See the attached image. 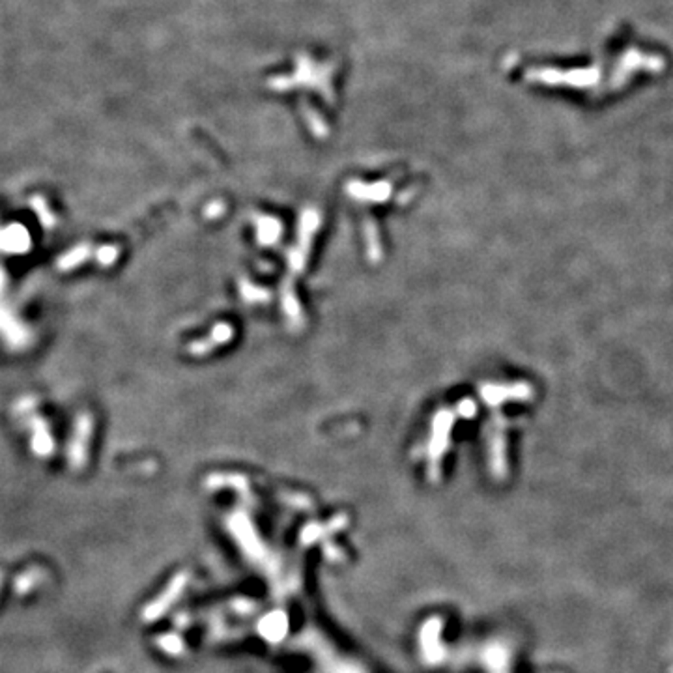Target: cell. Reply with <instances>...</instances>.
I'll return each mask as SVG.
<instances>
[{
	"mask_svg": "<svg viewBox=\"0 0 673 673\" xmlns=\"http://www.w3.org/2000/svg\"><path fill=\"white\" fill-rule=\"evenodd\" d=\"M666 58L640 47L638 43H624L615 53L604 55L586 66H540L529 69V79L554 88H572L576 92L600 98L617 92L642 75L662 74Z\"/></svg>",
	"mask_w": 673,
	"mask_h": 673,
	"instance_id": "obj_1",
	"label": "cell"
},
{
	"mask_svg": "<svg viewBox=\"0 0 673 673\" xmlns=\"http://www.w3.org/2000/svg\"><path fill=\"white\" fill-rule=\"evenodd\" d=\"M90 434H92V416L80 414L75 423L74 438L69 441V451H67L71 470H83V466L86 464V447H88Z\"/></svg>",
	"mask_w": 673,
	"mask_h": 673,
	"instance_id": "obj_2",
	"label": "cell"
},
{
	"mask_svg": "<svg viewBox=\"0 0 673 673\" xmlns=\"http://www.w3.org/2000/svg\"><path fill=\"white\" fill-rule=\"evenodd\" d=\"M32 430H34V436H32V451H34V454L42 457V459L51 457L53 451H55V441H53L47 423L43 421L42 417H32Z\"/></svg>",
	"mask_w": 673,
	"mask_h": 673,
	"instance_id": "obj_3",
	"label": "cell"
},
{
	"mask_svg": "<svg viewBox=\"0 0 673 673\" xmlns=\"http://www.w3.org/2000/svg\"><path fill=\"white\" fill-rule=\"evenodd\" d=\"M49 578V572L42 567H34V569L25 570L23 574H19L13 581V589L17 595H26L34 591L37 586H42L43 581Z\"/></svg>",
	"mask_w": 673,
	"mask_h": 673,
	"instance_id": "obj_4",
	"label": "cell"
},
{
	"mask_svg": "<svg viewBox=\"0 0 673 673\" xmlns=\"http://www.w3.org/2000/svg\"><path fill=\"white\" fill-rule=\"evenodd\" d=\"M23 230H25V228L15 223V225H12L8 230L0 232V239H8V241H4V244H0V249H4V251H10V253H25L26 249L31 247V241H28V234L17 238V234H21Z\"/></svg>",
	"mask_w": 673,
	"mask_h": 673,
	"instance_id": "obj_5",
	"label": "cell"
},
{
	"mask_svg": "<svg viewBox=\"0 0 673 673\" xmlns=\"http://www.w3.org/2000/svg\"><path fill=\"white\" fill-rule=\"evenodd\" d=\"M86 258H90V247L86 244H83V245H77V247H74L71 251H67L64 257L58 260V269L60 271H69L71 268H75V266H79V264H83L86 260Z\"/></svg>",
	"mask_w": 673,
	"mask_h": 673,
	"instance_id": "obj_6",
	"label": "cell"
},
{
	"mask_svg": "<svg viewBox=\"0 0 673 673\" xmlns=\"http://www.w3.org/2000/svg\"><path fill=\"white\" fill-rule=\"evenodd\" d=\"M31 204H32V208H34V212H36L37 219H40V223H42L43 228L55 227L56 217L53 215V212L49 210V204H47V201H45L42 195L32 196Z\"/></svg>",
	"mask_w": 673,
	"mask_h": 673,
	"instance_id": "obj_7",
	"label": "cell"
},
{
	"mask_svg": "<svg viewBox=\"0 0 673 673\" xmlns=\"http://www.w3.org/2000/svg\"><path fill=\"white\" fill-rule=\"evenodd\" d=\"M117 257H118V249L117 247H112V245L101 247V249H98V253H96V258H98V262L101 264V266H109V264H112L114 260H117Z\"/></svg>",
	"mask_w": 673,
	"mask_h": 673,
	"instance_id": "obj_8",
	"label": "cell"
},
{
	"mask_svg": "<svg viewBox=\"0 0 673 673\" xmlns=\"http://www.w3.org/2000/svg\"><path fill=\"white\" fill-rule=\"evenodd\" d=\"M2 287H4V273H2V269H0V290H2Z\"/></svg>",
	"mask_w": 673,
	"mask_h": 673,
	"instance_id": "obj_9",
	"label": "cell"
},
{
	"mask_svg": "<svg viewBox=\"0 0 673 673\" xmlns=\"http://www.w3.org/2000/svg\"><path fill=\"white\" fill-rule=\"evenodd\" d=\"M2 581H4V572H0V589H2Z\"/></svg>",
	"mask_w": 673,
	"mask_h": 673,
	"instance_id": "obj_10",
	"label": "cell"
}]
</instances>
